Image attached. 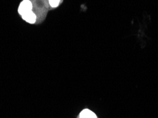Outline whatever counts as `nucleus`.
<instances>
[{
	"mask_svg": "<svg viewBox=\"0 0 158 118\" xmlns=\"http://www.w3.org/2000/svg\"><path fill=\"white\" fill-rule=\"evenodd\" d=\"M32 10H33V3L31 0H22L19 6L18 13L20 16H22L28 11Z\"/></svg>",
	"mask_w": 158,
	"mask_h": 118,
	"instance_id": "1",
	"label": "nucleus"
},
{
	"mask_svg": "<svg viewBox=\"0 0 158 118\" xmlns=\"http://www.w3.org/2000/svg\"><path fill=\"white\" fill-rule=\"evenodd\" d=\"M21 17L23 18V20H24L25 21L29 23L30 24H36L37 21V16L33 10L28 11V12L24 13Z\"/></svg>",
	"mask_w": 158,
	"mask_h": 118,
	"instance_id": "2",
	"label": "nucleus"
},
{
	"mask_svg": "<svg viewBox=\"0 0 158 118\" xmlns=\"http://www.w3.org/2000/svg\"><path fill=\"white\" fill-rule=\"evenodd\" d=\"M78 118H98V117L92 110L84 109L80 112Z\"/></svg>",
	"mask_w": 158,
	"mask_h": 118,
	"instance_id": "3",
	"label": "nucleus"
},
{
	"mask_svg": "<svg viewBox=\"0 0 158 118\" xmlns=\"http://www.w3.org/2000/svg\"><path fill=\"white\" fill-rule=\"evenodd\" d=\"M62 0H48V4L52 8H56L61 4Z\"/></svg>",
	"mask_w": 158,
	"mask_h": 118,
	"instance_id": "4",
	"label": "nucleus"
}]
</instances>
